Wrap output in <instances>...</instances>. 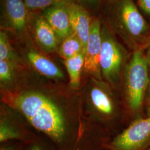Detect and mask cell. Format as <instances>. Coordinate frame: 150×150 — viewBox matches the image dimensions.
Listing matches in <instances>:
<instances>
[{
    "instance_id": "cb8c5ba5",
    "label": "cell",
    "mask_w": 150,
    "mask_h": 150,
    "mask_svg": "<svg viewBox=\"0 0 150 150\" xmlns=\"http://www.w3.org/2000/svg\"><path fill=\"white\" fill-rule=\"evenodd\" d=\"M149 115H150V106H149Z\"/></svg>"
},
{
    "instance_id": "e0dca14e",
    "label": "cell",
    "mask_w": 150,
    "mask_h": 150,
    "mask_svg": "<svg viewBox=\"0 0 150 150\" xmlns=\"http://www.w3.org/2000/svg\"><path fill=\"white\" fill-rule=\"evenodd\" d=\"M27 8L32 10H39L59 4L64 0H23Z\"/></svg>"
},
{
    "instance_id": "44dd1931",
    "label": "cell",
    "mask_w": 150,
    "mask_h": 150,
    "mask_svg": "<svg viewBox=\"0 0 150 150\" xmlns=\"http://www.w3.org/2000/svg\"><path fill=\"white\" fill-rule=\"evenodd\" d=\"M0 150H21V147L17 144L3 145Z\"/></svg>"
},
{
    "instance_id": "9a60e30c",
    "label": "cell",
    "mask_w": 150,
    "mask_h": 150,
    "mask_svg": "<svg viewBox=\"0 0 150 150\" xmlns=\"http://www.w3.org/2000/svg\"><path fill=\"white\" fill-rule=\"evenodd\" d=\"M16 59V56L5 32H0V60L12 62Z\"/></svg>"
},
{
    "instance_id": "5b68a950",
    "label": "cell",
    "mask_w": 150,
    "mask_h": 150,
    "mask_svg": "<svg viewBox=\"0 0 150 150\" xmlns=\"http://www.w3.org/2000/svg\"><path fill=\"white\" fill-rule=\"evenodd\" d=\"M102 47V34L99 20L92 21L89 37L85 52L84 69L86 72L100 79V54Z\"/></svg>"
},
{
    "instance_id": "30bf717a",
    "label": "cell",
    "mask_w": 150,
    "mask_h": 150,
    "mask_svg": "<svg viewBox=\"0 0 150 150\" xmlns=\"http://www.w3.org/2000/svg\"><path fill=\"white\" fill-rule=\"evenodd\" d=\"M34 31L38 43L45 51L53 52L57 48L59 38L44 17H40L36 20Z\"/></svg>"
},
{
    "instance_id": "2e32d148",
    "label": "cell",
    "mask_w": 150,
    "mask_h": 150,
    "mask_svg": "<svg viewBox=\"0 0 150 150\" xmlns=\"http://www.w3.org/2000/svg\"><path fill=\"white\" fill-rule=\"evenodd\" d=\"M24 139L21 133L7 123L1 122L0 125V142L1 144L11 140Z\"/></svg>"
},
{
    "instance_id": "7402d4cb",
    "label": "cell",
    "mask_w": 150,
    "mask_h": 150,
    "mask_svg": "<svg viewBox=\"0 0 150 150\" xmlns=\"http://www.w3.org/2000/svg\"><path fill=\"white\" fill-rule=\"evenodd\" d=\"M146 59H147V62H148V64H149V69L150 70V45L149 48L148 50V51L147 52V54H146Z\"/></svg>"
},
{
    "instance_id": "ba28073f",
    "label": "cell",
    "mask_w": 150,
    "mask_h": 150,
    "mask_svg": "<svg viewBox=\"0 0 150 150\" xmlns=\"http://www.w3.org/2000/svg\"><path fill=\"white\" fill-rule=\"evenodd\" d=\"M44 18L54 30L59 40L63 41L73 34L65 1L47 8L44 12Z\"/></svg>"
},
{
    "instance_id": "52a82bcc",
    "label": "cell",
    "mask_w": 150,
    "mask_h": 150,
    "mask_svg": "<svg viewBox=\"0 0 150 150\" xmlns=\"http://www.w3.org/2000/svg\"><path fill=\"white\" fill-rule=\"evenodd\" d=\"M66 6L72 31L82 43L85 54L92 23L90 17L85 8L75 2H67Z\"/></svg>"
},
{
    "instance_id": "3957f363",
    "label": "cell",
    "mask_w": 150,
    "mask_h": 150,
    "mask_svg": "<svg viewBox=\"0 0 150 150\" xmlns=\"http://www.w3.org/2000/svg\"><path fill=\"white\" fill-rule=\"evenodd\" d=\"M150 142V115L135 120L106 146L110 150H143Z\"/></svg>"
},
{
    "instance_id": "277c9868",
    "label": "cell",
    "mask_w": 150,
    "mask_h": 150,
    "mask_svg": "<svg viewBox=\"0 0 150 150\" xmlns=\"http://www.w3.org/2000/svg\"><path fill=\"white\" fill-rule=\"evenodd\" d=\"M102 47L100 66L103 76L108 80L118 75L123 60L122 50L116 40L105 29L101 31Z\"/></svg>"
},
{
    "instance_id": "5bb4252c",
    "label": "cell",
    "mask_w": 150,
    "mask_h": 150,
    "mask_svg": "<svg viewBox=\"0 0 150 150\" xmlns=\"http://www.w3.org/2000/svg\"><path fill=\"white\" fill-rule=\"evenodd\" d=\"M58 52L61 57L64 60L84 53L82 43L74 33L62 41L58 48Z\"/></svg>"
},
{
    "instance_id": "6da1fadb",
    "label": "cell",
    "mask_w": 150,
    "mask_h": 150,
    "mask_svg": "<svg viewBox=\"0 0 150 150\" xmlns=\"http://www.w3.org/2000/svg\"><path fill=\"white\" fill-rule=\"evenodd\" d=\"M13 106L36 129L46 134L60 147L67 142V131L62 113L48 97L29 92L14 97Z\"/></svg>"
},
{
    "instance_id": "7a4b0ae2",
    "label": "cell",
    "mask_w": 150,
    "mask_h": 150,
    "mask_svg": "<svg viewBox=\"0 0 150 150\" xmlns=\"http://www.w3.org/2000/svg\"><path fill=\"white\" fill-rule=\"evenodd\" d=\"M149 66L141 51L132 54L125 69L126 90L129 106L134 111L142 106L145 92L150 83Z\"/></svg>"
},
{
    "instance_id": "d6986e66",
    "label": "cell",
    "mask_w": 150,
    "mask_h": 150,
    "mask_svg": "<svg viewBox=\"0 0 150 150\" xmlns=\"http://www.w3.org/2000/svg\"><path fill=\"white\" fill-rule=\"evenodd\" d=\"M137 2L140 8L150 15V0H137Z\"/></svg>"
},
{
    "instance_id": "9c48e42d",
    "label": "cell",
    "mask_w": 150,
    "mask_h": 150,
    "mask_svg": "<svg viewBox=\"0 0 150 150\" xmlns=\"http://www.w3.org/2000/svg\"><path fill=\"white\" fill-rule=\"evenodd\" d=\"M4 12L8 26L21 32L26 26L27 7L23 0H3Z\"/></svg>"
},
{
    "instance_id": "ffe728a7",
    "label": "cell",
    "mask_w": 150,
    "mask_h": 150,
    "mask_svg": "<svg viewBox=\"0 0 150 150\" xmlns=\"http://www.w3.org/2000/svg\"><path fill=\"white\" fill-rule=\"evenodd\" d=\"M26 150H48L43 145L40 144L33 143V144L28 146Z\"/></svg>"
},
{
    "instance_id": "8992f818",
    "label": "cell",
    "mask_w": 150,
    "mask_h": 150,
    "mask_svg": "<svg viewBox=\"0 0 150 150\" xmlns=\"http://www.w3.org/2000/svg\"><path fill=\"white\" fill-rule=\"evenodd\" d=\"M119 19L129 35L139 38L147 32L149 26L132 0H122L118 11Z\"/></svg>"
},
{
    "instance_id": "8fae6325",
    "label": "cell",
    "mask_w": 150,
    "mask_h": 150,
    "mask_svg": "<svg viewBox=\"0 0 150 150\" xmlns=\"http://www.w3.org/2000/svg\"><path fill=\"white\" fill-rule=\"evenodd\" d=\"M27 58L35 69L43 76L54 79H61L64 77L61 70L43 55L35 51H30L27 54Z\"/></svg>"
},
{
    "instance_id": "ac0fdd59",
    "label": "cell",
    "mask_w": 150,
    "mask_h": 150,
    "mask_svg": "<svg viewBox=\"0 0 150 150\" xmlns=\"http://www.w3.org/2000/svg\"><path fill=\"white\" fill-rule=\"evenodd\" d=\"M13 75V63L8 61L0 60V80L7 83L11 81Z\"/></svg>"
},
{
    "instance_id": "4fadbf2b",
    "label": "cell",
    "mask_w": 150,
    "mask_h": 150,
    "mask_svg": "<svg viewBox=\"0 0 150 150\" xmlns=\"http://www.w3.org/2000/svg\"><path fill=\"white\" fill-rule=\"evenodd\" d=\"M90 98L92 105L98 112L105 115L113 112L114 106L112 100L101 88L93 87L90 92Z\"/></svg>"
},
{
    "instance_id": "603a6c76",
    "label": "cell",
    "mask_w": 150,
    "mask_h": 150,
    "mask_svg": "<svg viewBox=\"0 0 150 150\" xmlns=\"http://www.w3.org/2000/svg\"><path fill=\"white\" fill-rule=\"evenodd\" d=\"M87 3L90 5H94L96 3L98 0H85Z\"/></svg>"
},
{
    "instance_id": "d4e9b609",
    "label": "cell",
    "mask_w": 150,
    "mask_h": 150,
    "mask_svg": "<svg viewBox=\"0 0 150 150\" xmlns=\"http://www.w3.org/2000/svg\"><path fill=\"white\" fill-rule=\"evenodd\" d=\"M150 150V149H149V150Z\"/></svg>"
},
{
    "instance_id": "7c38bea8",
    "label": "cell",
    "mask_w": 150,
    "mask_h": 150,
    "mask_svg": "<svg viewBox=\"0 0 150 150\" xmlns=\"http://www.w3.org/2000/svg\"><path fill=\"white\" fill-rule=\"evenodd\" d=\"M69 76L70 85L72 88H79L80 84L81 73L85 64V54L81 53L64 61Z\"/></svg>"
}]
</instances>
